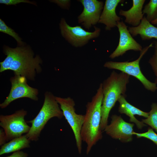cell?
<instances>
[{
  "label": "cell",
  "mask_w": 157,
  "mask_h": 157,
  "mask_svg": "<svg viewBox=\"0 0 157 157\" xmlns=\"http://www.w3.org/2000/svg\"><path fill=\"white\" fill-rule=\"evenodd\" d=\"M3 52L6 57L0 63V72L11 70L14 75L34 81L36 74L42 71V61L39 55L34 57V53L29 45L12 48L4 45Z\"/></svg>",
  "instance_id": "obj_1"
},
{
  "label": "cell",
  "mask_w": 157,
  "mask_h": 157,
  "mask_svg": "<svg viewBox=\"0 0 157 157\" xmlns=\"http://www.w3.org/2000/svg\"><path fill=\"white\" fill-rule=\"evenodd\" d=\"M103 98L102 83H101L91 101L88 102L86 106V113L81 135L82 141L87 144V154L102 138L100 126Z\"/></svg>",
  "instance_id": "obj_2"
},
{
  "label": "cell",
  "mask_w": 157,
  "mask_h": 157,
  "mask_svg": "<svg viewBox=\"0 0 157 157\" xmlns=\"http://www.w3.org/2000/svg\"><path fill=\"white\" fill-rule=\"evenodd\" d=\"M130 76L113 71L102 83L103 98L101 107L100 129L104 131L108 125L110 113L121 95L125 96Z\"/></svg>",
  "instance_id": "obj_3"
},
{
  "label": "cell",
  "mask_w": 157,
  "mask_h": 157,
  "mask_svg": "<svg viewBox=\"0 0 157 157\" xmlns=\"http://www.w3.org/2000/svg\"><path fill=\"white\" fill-rule=\"evenodd\" d=\"M44 95L43 105L38 114L33 119L26 121L31 125L29 132L26 134L30 141L38 140L42 131L49 119L54 117L60 119L64 116L55 96L48 91L46 92Z\"/></svg>",
  "instance_id": "obj_4"
},
{
  "label": "cell",
  "mask_w": 157,
  "mask_h": 157,
  "mask_svg": "<svg viewBox=\"0 0 157 157\" xmlns=\"http://www.w3.org/2000/svg\"><path fill=\"white\" fill-rule=\"evenodd\" d=\"M153 44L151 43L143 48L140 51L139 57L134 61L121 62L109 61L106 62L104 66L109 69L119 70L129 76H134L140 82L146 89L155 92L157 90V85L155 83L152 82L147 79L142 73L140 66L141 59L149 49L153 47Z\"/></svg>",
  "instance_id": "obj_5"
},
{
  "label": "cell",
  "mask_w": 157,
  "mask_h": 157,
  "mask_svg": "<svg viewBox=\"0 0 157 157\" xmlns=\"http://www.w3.org/2000/svg\"><path fill=\"white\" fill-rule=\"evenodd\" d=\"M55 98L63 112V116L73 131L78 151L80 154L82 151V141L81 132L85 115L77 114L75 112V102L71 97H55Z\"/></svg>",
  "instance_id": "obj_6"
},
{
  "label": "cell",
  "mask_w": 157,
  "mask_h": 157,
  "mask_svg": "<svg viewBox=\"0 0 157 157\" xmlns=\"http://www.w3.org/2000/svg\"><path fill=\"white\" fill-rule=\"evenodd\" d=\"M27 111L18 110L9 115H0V126L4 130L7 141L27 133L31 127L24 119Z\"/></svg>",
  "instance_id": "obj_7"
},
{
  "label": "cell",
  "mask_w": 157,
  "mask_h": 157,
  "mask_svg": "<svg viewBox=\"0 0 157 157\" xmlns=\"http://www.w3.org/2000/svg\"><path fill=\"white\" fill-rule=\"evenodd\" d=\"M59 27L62 36L75 47L85 45L90 40L98 37L101 32L100 29L95 26L94 27V30L93 32L86 31L81 26H70L63 18L61 19Z\"/></svg>",
  "instance_id": "obj_8"
},
{
  "label": "cell",
  "mask_w": 157,
  "mask_h": 157,
  "mask_svg": "<svg viewBox=\"0 0 157 157\" xmlns=\"http://www.w3.org/2000/svg\"><path fill=\"white\" fill-rule=\"evenodd\" d=\"M14 75L10 78L11 87L10 93L4 101L0 104V107L2 109L6 108L12 101L19 98H27L35 101L38 99V90L29 85L25 77Z\"/></svg>",
  "instance_id": "obj_9"
},
{
  "label": "cell",
  "mask_w": 157,
  "mask_h": 157,
  "mask_svg": "<svg viewBox=\"0 0 157 157\" xmlns=\"http://www.w3.org/2000/svg\"><path fill=\"white\" fill-rule=\"evenodd\" d=\"M109 125L104 131L112 138L124 143L131 142L133 139V123L125 122L120 115H113Z\"/></svg>",
  "instance_id": "obj_10"
},
{
  "label": "cell",
  "mask_w": 157,
  "mask_h": 157,
  "mask_svg": "<svg viewBox=\"0 0 157 157\" xmlns=\"http://www.w3.org/2000/svg\"><path fill=\"white\" fill-rule=\"evenodd\" d=\"M83 8L78 17V23L89 30L92 26L99 22L103 9V1L97 0H79Z\"/></svg>",
  "instance_id": "obj_11"
},
{
  "label": "cell",
  "mask_w": 157,
  "mask_h": 157,
  "mask_svg": "<svg viewBox=\"0 0 157 157\" xmlns=\"http://www.w3.org/2000/svg\"><path fill=\"white\" fill-rule=\"evenodd\" d=\"M117 27L119 33V43L115 49L109 56L110 58L114 59L122 56L129 50L142 51V46L133 38L127 26L122 21L118 22Z\"/></svg>",
  "instance_id": "obj_12"
},
{
  "label": "cell",
  "mask_w": 157,
  "mask_h": 157,
  "mask_svg": "<svg viewBox=\"0 0 157 157\" xmlns=\"http://www.w3.org/2000/svg\"><path fill=\"white\" fill-rule=\"evenodd\" d=\"M122 0H106L101 12L98 23L106 26L105 29L110 30L117 26L121 18L116 14V9L118 4L123 3Z\"/></svg>",
  "instance_id": "obj_13"
},
{
  "label": "cell",
  "mask_w": 157,
  "mask_h": 157,
  "mask_svg": "<svg viewBox=\"0 0 157 157\" xmlns=\"http://www.w3.org/2000/svg\"><path fill=\"white\" fill-rule=\"evenodd\" d=\"M125 96L121 95L117 101L119 103L118 111L121 114H124L129 117V121L134 123L137 128L142 129L146 124L138 120L135 115L143 117L146 118L149 115V113L142 111L129 103L125 99Z\"/></svg>",
  "instance_id": "obj_14"
},
{
  "label": "cell",
  "mask_w": 157,
  "mask_h": 157,
  "mask_svg": "<svg viewBox=\"0 0 157 157\" xmlns=\"http://www.w3.org/2000/svg\"><path fill=\"white\" fill-rule=\"evenodd\" d=\"M145 0H133V5L129 10L121 9L119 15L125 18L124 22L133 27L138 26L143 18L144 14L142 10Z\"/></svg>",
  "instance_id": "obj_15"
},
{
  "label": "cell",
  "mask_w": 157,
  "mask_h": 157,
  "mask_svg": "<svg viewBox=\"0 0 157 157\" xmlns=\"http://www.w3.org/2000/svg\"><path fill=\"white\" fill-rule=\"evenodd\" d=\"M128 29L132 36L135 37L139 35L142 40H157V28L148 21L145 16L138 26L129 27Z\"/></svg>",
  "instance_id": "obj_16"
},
{
  "label": "cell",
  "mask_w": 157,
  "mask_h": 157,
  "mask_svg": "<svg viewBox=\"0 0 157 157\" xmlns=\"http://www.w3.org/2000/svg\"><path fill=\"white\" fill-rule=\"evenodd\" d=\"M31 141L26 134L15 138L1 146L0 155L14 152L20 150L30 147Z\"/></svg>",
  "instance_id": "obj_17"
},
{
  "label": "cell",
  "mask_w": 157,
  "mask_h": 157,
  "mask_svg": "<svg viewBox=\"0 0 157 157\" xmlns=\"http://www.w3.org/2000/svg\"><path fill=\"white\" fill-rule=\"evenodd\" d=\"M144 14H146V19L150 22L157 18V0H150L146 4L142 10Z\"/></svg>",
  "instance_id": "obj_18"
},
{
  "label": "cell",
  "mask_w": 157,
  "mask_h": 157,
  "mask_svg": "<svg viewBox=\"0 0 157 157\" xmlns=\"http://www.w3.org/2000/svg\"><path fill=\"white\" fill-rule=\"evenodd\" d=\"M148 113V117L142 119L141 121L145 124L149 126L157 132V103H153L152 104L151 110Z\"/></svg>",
  "instance_id": "obj_19"
},
{
  "label": "cell",
  "mask_w": 157,
  "mask_h": 157,
  "mask_svg": "<svg viewBox=\"0 0 157 157\" xmlns=\"http://www.w3.org/2000/svg\"><path fill=\"white\" fill-rule=\"evenodd\" d=\"M0 32L7 34L13 38L16 41L18 46L25 45V43L22 41V39L14 30L8 26L4 21L0 19Z\"/></svg>",
  "instance_id": "obj_20"
},
{
  "label": "cell",
  "mask_w": 157,
  "mask_h": 157,
  "mask_svg": "<svg viewBox=\"0 0 157 157\" xmlns=\"http://www.w3.org/2000/svg\"><path fill=\"white\" fill-rule=\"evenodd\" d=\"M133 135H135L137 138H144L148 139L157 145V134L151 128H148L147 131L144 133H138L134 132Z\"/></svg>",
  "instance_id": "obj_21"
},
{
  "label": "cell",
  "mask_w": 157,
  "mask_h": 157,
  "mask_svg": "<svg viewBox=\"0 0 157 157\" xmlns=\"http://www.w3.org/2000/svg\"><path fill=\"white\" fill-rule=\"evenodd\" d=\"M154 51L153 55L149 59L148 63L156 76L155 83L157 85V41L154 42Z\"/></svg>",
  "instance_id": "obj_22"
},
{
  "label": "cell",
  "mask_w": 157,
  "mask_h": 157,
  "mask_svg": "<svg viewBox=\"0 0 157 157\" xmlns=\"http://www.w3.org/2000/svg\"><path fill=\"white\" fill-rule=\"evenodd\" d=\"M21 3H26L36 5V3L34 1H31L27 0H0V3L6 5H15Z\"/></svg>",
  "instance_id": "obj_23"
},
{
  "label": "cell",
  "mask_w": 157,
  "mask_h": 157,
  "mask_svg": "<svg viewBox=\"0 0 157 157\" xmlns=\"http://www.w3.org/2000/svg\"><path fill=\"white\" fill-rule=\"evenodd\" d=\"M50 2L57 4L61 8L69 10L70 5V1L67 0H50Z\"/></svg>",
  "instance_id": "obj_24"
},
{
  "label": "cell",
  "mask_w": 157,
  "mask_h": 157,
  "mask_svg": "<svg viewBox=\"0 0 157 157\" xmlns=\"http://www.w3.org/2000/svg\"><path fill=\"white\" fill-rule=\"evenodd\" d=\"M28 156L27 153L19 151L13 152L12 154L6 157H28Z\"/></svg>",
  "instance_id": "obj_25"
},
{
  "label": "cell",
  "mask_w": 157,
  "mask_h": 157,
  "mask_svg": "<svg viewBox=\"0 0 157 157\" xmlns=\"http://www.w3.org/2000/svg\"><path fill=\"white\" fill-rule=\"evenodd\" d=\"M5 133L2 128L0 129V145L2 146L7 142Z\"/></svg>",
  "instance_id": "obj_26"
},
{
  "label": "cell",
  "mask_w": 157,
  "mask_h": 157,
  "mask_svg": "<svg viewBox=\"0 0 157 157\" xmlns=\"http://www.w3.org/2000/svg\"><path fill=\"white\" fill-rule=\"evenodd\" d=\"M151 23L153 25L154 24L157 25V18L152 21Z\"/></svg>",
  "instance_id": "obj_27"
}]
</instances>
